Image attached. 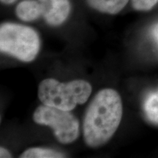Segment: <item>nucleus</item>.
Here are the masks:
<instances>
[{
	"instance_id": "1",
	"label": "nucleus",
	"mask_w": 158,
	"mask_h": 158,
	"mask_svg": "<svg viewBox=\"0 0 158 158\" xmlns=\"http://www.w3.org/2000/svg\"><path fill=\"white\" fill-rule=\"evenodd\" d=\"M122 102L111 89L98 92L86 110L84 119V141L91 147H99L109 141L121 122Z\"/></svg>"
},
{
	"instance_id": "2",
	"label": "nucleus",
	"mask_w": 158,
	"mask_h": 158,
	"mask_svg": "<svg viewBox=\"0 0 158 158\" xmlns=\"http://www.w3.org/2000/svg\"><path fill=\"white\" fill-rule=\"evenodd\" d=\"M91 93L92 86L84 80L60 83L54 78H47L38 87L39 99L43 104L68 111L86 102Z\"/></svg>"
},
{
	"instance_id": "3",
	"label": "nucleus",
	"mask_w": 158,
	"mask_h": 158,
	"mask_svg": "<svg viewBox=\"0 0 158 158\" xmlns=\"http://www.w3.org/2000/svg\"><path fill=\"white\" fill-rule=\"evenodd\" d=\"M0 50L23 62H31L40 50L38 35L26 26L4 23L0 27Z\"/></svg>"
},
{
	"instance_id": "4",
	"label": "nucleus",
	"mask_w": 158,
	"mask_h": 158,
	"mask_svg": "<svg viewBox=\"0 0 158 158\" xmlns=\"http://www.w3.org/2000/svg\"><path fill=\"white\" fill-rule=\"evenodd\" d=\"M33 119L37 124L52 128L55 137L61 143H72L79 135L78 119L68 110L43 104L35 110Z\"/></svg>"
},
{
	"instance_id": "5",
	"label": "nucleus",
	"mask_w": 158,
	"mask_h": 158,
	"mask_svg": "<svg viewBox=\"0 0 158 158\" xmlns=\"http://www.w3.org/2000/svg\"><path fill=\"white\" fill-rule=\"evenodd\" d=\"M42 6L43 15L49 24L57 26L68 18L70 10L68 0H39Z\"/></svg>"
},
{
	"instance_id": "6",
	"label": "nucleus",
	"mask_w": 158,
	"mask_h": 158,
	"mask_svg": "<svg viewBox=\"0 0 158 158\" xmlns=\"http://www.w3.org/2000/svg\"><path fill=\"white\" fill-rule=\"evenodd\" d=\"M15 13L20 19L25 21H31L43 15V9L40 2L24 0L18 5Z\"/></svg>"
},
{
	"instance_id": "7",
	"label": "nucleus",
	"mask_w": 158,
	"mask_h": 158,
	"mask_svg": "<svg viewBox=\"0 0 158 158\" xmlns=\"http://www.w3.org/2000/svg\"><path fill=\"white\" fill-rule=\"evenodd\" d=\"M127 2L128 0H89V5L94 9L110 14L121 11Z\"/></svg>"
},
{
	"instance_id": "8",
	"label": "nucleus",
	"mask_w": 158,
	"mask_h": 158,
	"mask_svg": "<svg viewBox=\"0 0 158 158\" xmlns=\"http://www.w3.org/2000/svg\"><path fill=\"white\" fill-rule=\"evenodd\" d=\"M144 112L150 122L158 124V91L152 92L145 99Z\"/></svg>"
},
{
	"instance_id": "9",
	"label": "nucleus",
	"mask_w": 158,
	"mask_h": 158,
	"mask_svg": "<svg viewBox=\"0 0 158 158\" xmlns=\"http://www.w3.org/2000/svg\"><path fill=\"white\" fill-rule=\"evenodd\" d=\"M21 158H60L64 157L62 153L48 149L31 148L29 149L20 156Z\"/></svg>"
},
{
	"instance_id": "10",
	"label": "nucleus",
	"mask_w": 158,
	"mask_h": 158,
	"mask_svg": "<svg viewBox=\"0 0 158 158\" xmlns=\"http://www.w3.org/2000/svg\"><path fill=\"white\" fill-rule=\"evenodd\" d=\"M133 5L138 10H150L158 0H132Z\"/></svg>"
},
{
	"instance_id": "11",
	"label": "nucleus",
	"mask_w": 158,
	"mask_h": 158,
	"mask_svg": "<svg viewBox=\"0 0 158 158\" xmlns=\"http://www.w3.org/2000/svg\"><path fill=\"white\" fill-rule=\"evenodd\" d=\"M0 157L5 158V157H11L10 154L7 149H4V148L2 147L0 149Z\"/></svg>"
},
{
	"instance_id": "12",
	"label": "nucleus",
	"mask_w": 158,
	"mask_h": 158,
	"mask_svg": "<svg viewBox=\"0 0 158 158\" xmlns=\"http://www.w3.org/2000/svg\"><path fill=\"white\" fill-rule=\"evenodd\" d=\"M153 35L155 37L156 40H157L158 43V23L155 26V28H154V29H153Z\"/></svg>"
},
{
	"instance_id": "13",
	"label": "nucleus",
	"mask_w": 158,
	"mask_h": 158,
	"mask_svg": "<svg viewBox=\"0 0 158 158\" xmlns=\"http://www.w3.org/2000/svg\"><path fill=\"white\" fill-rule=\"evenodd\" d=\"M1 1L3 3H5V4H11L14 2L15 0H1Z\"/></svg>"
}]
</instances>
